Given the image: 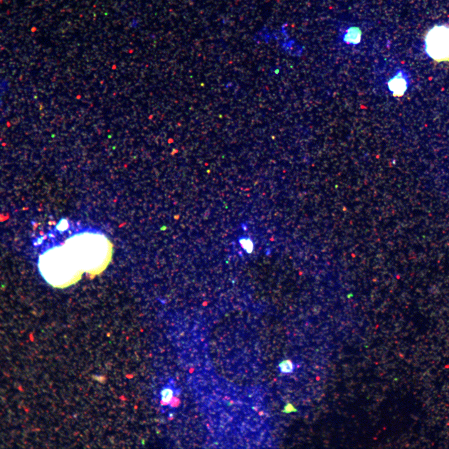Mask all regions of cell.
Wrapping results in <instances>:
<instances>
[{
  "label": "cell",
  "mask_w": 449,
  "mask_h": 449,
  "mask_svg": "<svg viewBox=\"0 0 449 449\" xmlns=\"http://www.w3.org/2000/svg\"><path fill=\"white\" fill-rule=\"evenodd\" d=\"M426 51L437 62H449V27L436 26L427 34Z\"/></svg>",
  "instance_id": "6da1fadb"
},
{
  "label": "cell",
  "mask_w": 449,
  "mask_h": 449,
  "mask_svg": "<svg viewBox=\"0 0 449 449\" xmlns=\"http://www.w3.org/2000/svg\"><path fill=\"white\" fill-rule=\"evenodd\" d=\"M391 86L396 95H403L407 88L406 81L402 75H398L392 80Z\"/></svg>",
  "instance_id": "7a4b0ae2"
},
{
  "label": "cell",
  "mask_w": 449,
  "mask_h": 449,
  "mask_svg": "<svg viewBox=\"0 0 449 449\" xmlns=\"http://www.w3.org/2000/svg\"><path fill=\"white\" fill-rule=\"evenodd\" d=\"M361 39V31L358 28H352L348 29L344 37V41L347 43L357 44Z\"/></svg>",
  "instance_id": "3957f363"
},
{
  "label": "cell",
  "mask_w": 449,
  "mask_h": 449,
  "mask_svg": "<svg viewBox=\"0 0 449 449\" xmlns=\"http://www.w3.org/2000/svg\"><path fill=\"white\" fill-rule=\"evenodd\" d=\"M172 395V392L171 390L169 389H165L164 392H163L162 394V399L163 401H164V403H168L170 399L171 398Z\"/></svg>",
  "instance_id": "277c9868"
}]
</instances>
